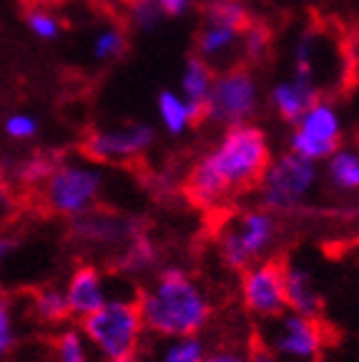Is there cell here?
<instances>
[{
    "instance_id": "6da1fadb",
    "label": "cell",
    "mask_w": 359,
    "mask_h": 362,
    "mask_svg": "<svg viewBox=\"0 0 359 362\" xmlns=\"http://www.w3.org/2000/svg\"><path fill=\"white\" fill-rule=\"evenodd\" d=\"M269 161L264 131L249 124L229 126L219 144L194 164L186 179V194L201 209L219 206L234 194L257 187Z\"/></svg>"
},
{
    "instance_id": "7a4b0ae2",
    "label": "cell",
    "mask_w": 359,
    "mask_h": 362,
    "mask_svg": "<svg viewBox=\"0 0 359 362\" xmlns=\"http://www.w3.org/2000/svg\"><path fill=\"white\" fill-rule=\"evenodd\" d=\"M136 302L143 327L153 337L199 334L211 320L206 292L181 267H163Z\"/></svg>"
},
{
    "instance_id": "3957f363",
    "label": "cell",
    "mask_w": 359,
    "mask_h": 362,
    "mask_svg": "<svg viewBox=\"0 0 359 362\" xmlns=\"http://www.w3.org/2000/svg\"><path fill=\"white\" fill-rule=\"evenodd\" d=\"M81 332L88 339L90 350L103 362L139 357L143 337H146L139 302L129 297H108L98 310L83 317Z\"/></svg>"
},
{
    "instance_id": "277c9868",
    "label": "cell",
    "mask_w": 359,
    "mask_h": 362,
    "mask_svg": "<svg viewBox=\"0 0 359 362\" xmlns=\"http://www.w3.org/2000/svg\"><path fill=\"white\" fill-rule=\"evenodd\" d=\"M279 237V219L269 209H247L229 221L219 237V255L231 269H247L254 262L266 259Z\"/></svg>"
},
{
    "instance_id": "5b68a950",
    "label": "cell",
    "mask_w": 359,
    "mask_h": 362,
    "mask_svg": "<svg viewBox=\"0 0 359 362\" xmlns=\"http://www.w3.org/2000/svg\"><path fill=\"white\" fill-rule=\"evenodd\" d=\"M317 184V164L309 158L297 156L294 151L274 158L259 179L261 206L274 214H289L304 206L307 197Z\"/></svg>"
},
{
    "instance_id": "8992f818",
    "label": "cell",
    "mask_w": 359,
    "mask_h": 362,
    "mask_svg": "<svg viewBox=\"0 0 359 362\" xmlns=\"http://www.w3.org/2000/svg\"><path fill=\"white\" fill-rule=\"evenodd\" d=\"M103 176L98 169L86 164L58 161L56 169L43 181L45 209L58 216H81L98 204Z\"/></svg>"
},
{
    "instance_id": "52a82bcc",
    "label": "cell",
    "mask_w": 359,
    "mask_h": 362,
    "mask_svg": "<svg viewBox=\"0 0 359 362\" xmlns=\"http://www.w3.org/2000/svg\"><path fill=\"white\" fill-rule=\"evenodd\" d=\"M264 345L276 362H317L324 350V329L319 317L281 312L271 317Z\"/></svg>"
},
{
    "instance_id": "ba28073f",
    "label": "cell",
    "mask_w": 359,
    "mask_h": 362,
    "mask_svg": "<svg viewBox=\"0 0 359 362\" xmlns=\"http://www.w3.org/2000/svg\"><path fill=\"white\" fill-rule=\"evenodd\" d=\"M257 113V83L247 63L231 66L226 74L213 78L206 96V121L236 126L247 124Z\"/></svg>"
},
{
    "instance_id": "9c48e42d",
    "label": "cell",
    "mask_w": 359,
    "mask_h": 362,
    "mask_svg": "<svg viewBox=\"0 0 359 362\" xmlns=\"http://www.w3.org/2000/svg\"><path fill=\"white\" fill-rule=\"evenodd\" d=\"M292 151L309 161H324L342 146V126L331 103L324 98L304 113L292 134Z\"/></svg>"
},
{
    "instance_id": "30bf717a",
    "label": "cell",
    "mask_w": 359,
    "mask_h": 362,
    "mask_svg": "<svg viewBox=\"0 0 359 362\" xmlns=\"http://www.w3.org/2000/svg\"><path fill=\"white\" fill-rule=\"evenodd\" d=\"M242 300L259 320H271L286 312L284 264L261 259L242 269Z\"/></svg>"
},
{
    "instance_id": "8fae6325",
    "label": "cell",
    "mask_w": 359,
    "mask_h": 362,
    "mask_svg": "<svg viewBox=\"0 0 359 362\" xmlns=\"http://www.w3.org/2000/svg\"><path fill=\"white\" fill-rule=\"evenodd\" d=\"M153 134L146 124H129L121 129H98L90 131L83 141V151L93 161L103 164H118V161H134L151 148Z\"/></svg>"
},
{
    "instance_id": "7c38bea8",
    "label": "cell",
    "mask_w": 359,
    "mask_h": 362,
    "mask_svg": "<svg viewBox=\"0 0 359 362\" xmlns=\"http://www.w3.org/2000/svg\"><path fill=\"white\" fill-rule=\"evenodd\" d=\"M71 232L88 247H124L136 234L143 232V224L134 216H118L111 211H98L93 206L86 214L73 216Z\"/></svg>"
},
{
    "instance_id": "4fadbf2b",
    "label": "cell",
    "mask_w": 359,
    "mask_h": 362,
    "mask_svg": "<svg viewBox=\"0 0 359 362\" xmlns=\"http://www.w3.org/2000/svg\"><path fill=\"white\" fill-rule=\"evenodd\" d=\"M66 300L71 315L83 320L108 300V287L103 274L95 267H78L66 284Z\"/></svg>"
},
{
    "instance_id": "5bb4252c",
    "label": "cell",
    "mask_w": 359,
    "mask_h": 362,
    "mask_svg": "<svg viewBox=\"0 0 359 362\" xmlns=\"http://www.w3.org/2000/svg\"><path fill=\"white\" fill-rule=\"evenodd\" d=\"M284 289H286V310L304 317H319L324 310V294L317 287V279L304 267H284Z\"/></svg>"
},
{
    "instance_id": "9a60e30c",
    "label": "cell",
    "mask_w": 359,
    "mask_h": 362,
    "mask_svg": "<svg viewBox=\"0 0 359 362\" xmlns=\"http://www.w3.org/2000/svg\"><path fill=\"white\" fill-rule=\"evenodd\" d=\"M213 83V71L206 63V58L191 56L184 71V93L189 103L191 126H199L206 121V96Z\"/></svg>"
},
{
    "instance_id": "2e32d148",
    "label": "cell",
    "mask_w": 359,
    "mask_h": 362,
    "mask_svg": "<svg viewBox=\"0 0 359 362\" xmlns=\"http://www.w3.org/2000/svg\"><path fill=\"white\" fill-rule=\"evenodd\" d=\"M317 101H322L319 90H314L312 86L299 83V81L279 83L271 90V106L279 113V119H284L286 124H297Z\"/></svg>"
},
{
    "instance_id": "e0dca14e",
    "label": "cell",
    "mask_w": 359,
    "mask_h": 362,
    "mask_svg": "<svg viewBox=\"0 0 359 362\" xmlns=\"http://www.w3.org/2000/svg\"><path fill=\"white\" fill-rule=\"evenodd\" d=\"M206 345L199 334H176V337H156L148 360L143 362H204Z\"/></svg>"
},
{
    "instance_id": "ac0fdd59",
    "label": "cell",
    "mask_w": 359,
    "mask_h": 362,
    "mask_svg": "<svg viewBox=\"0 0 359 362\" xmlns=\"http://www.w3.org/2000/svg\"><path fill=\"white\" fill-rule=\"evenodd\" d=\"M201 18L204 23L211 25H224L234 33L244 35V30L252 25L254 16L244 0H204L201 3Z\"/></svg>"
},
{
    "instance_id": "d6986e66",
    "label": "cell",
    "mask_w": 359,
    "mask_h": 362,
    "mask_svg": "<svg viewBox=\"0 0 359 362\" xmlns=\"http://www.w3.org/2000/svg\"><path fill=\"white\" fill-rule=\"evenodd\" d=\"M161 255H158V247L141 232L136 234L131 242L124 244V252L118 257V267L126 272V274H146L153 267L158 264Z\"/></svg>"
},
{
    "instance_id": "ffe728a7",
    "label": "cell",
    "mask_w": 359,
    "mask_h": 362,
    "mask_svg": "<svg viewBox=\"0 0 359 362\" xmlns=\"http://www.w3.org/2000/svg\"><path fill=\"white\" fill-rule=\"evenodd\" d=\"M326 176L339 192H359V151L339 146L326 158Z\"/></svg>"
},
{
    "instance_id": "44dd1931",
    "label": "cell",
    "mask_w": 359,
    "mask_h": 362,
    "mask_svg": "<svg viewBox=\"0 0 359 362\" xmlns=\"http://www.w3.org/2000/svg\"><path fill=\"white\" fill-rule=\"evenodd\" d=\"M30 310L38 320L43 322H61L71 315L66 300V289L58 287H43L33 294V302H30Z\"/></svg>"
},
{
    "instance_id": "7402d4cb",
    "label": "cell",
    "mask_w": 359,
    "mask_h": 362,
    "mask_svg": "<svg viewBox=\"0 0 359 362\" xmlns=\"http://www.w3.org/2000/svg\"><path fill=\"white\" fill-rule=\"evenodd\" d=\"M158 113H161V121L166 126V131L174 136L184 134L191 126L189 103L176 96V93H171V90H163L161 96H158Z\"/></svg>"
},
{
    "instance_id": "603a6c76",
    "label": "cell",
    "mask_w": 359,
    "mask_h": 362,
    "mask_svg": "<svg viewBox=\"0 0 359 362\" xmlns=\"http://www.w3.org/2000/svg\"><path fill=\"white\" fill-rule=\"evenodd\" d=\"M56 362H93L90 345L81 329H63L56 337Z\"/></svg>"
},
{
    "instance_id": "cb8c5ba5",
    "label": "cell",
    "mask_w": 359,
    "mask_h": 362,
    "mask_svg": "<svg viewBox=\"0 0 359 362\" xmlns=\"http://www.w3.org/2000/svg\"><path fill=\"white\" fill-rule=\"evenodd\" d=\"M239 38V33H234L231 28L224 25H211V23H204L201 30L196 35V53L201 58L208 56H219L221 51H226L234 40Z\"/></svg>"
},
{
    "instance_id": "d4e9b609",
    "label": "cell",
    "mask_w": 359,
    "mask_h": 362,
    "mask_svg": "<svg viewBox=\"0 0 359 362\" xmlns=\"http://www.w3.org/2000/svg\"><path fill=\"white\" fill-rule=\"evenodd\" d=\"M56 164H58L56 153L40 151L28 158H23L20 164L16 166V176H18V181H23V184L35 187V184H43V181L48 179V174L56 169Z\"/></svg>"
},
{
    "instance_id": "484cf974",
    "label": "cell",
    "mask_w": 359,
    "mask_h": 362,
    "mask_svg": "<svg viewBox=\"0 0 359 362\" xmlns=\"http://www.w3.org/2000/svg\"><path fill=\"white\" fill-rule=\"evenodd\" d=\"M242 38H244V61H247V66H254V63L261 61V58L266 56V51H269L271 30H269L266 23H261V21L254 18L252 25L244 30Z\"/></svg>"
},
{
    "instance_id": "4316f807",
    "label": "cell",
    "mask_w": 359,
    "mask_h": 362,
    "mask_svg": "<svg viewBox=\"0 0 359 362\" xmlns=\"http://www.w3.org/2000/svg\"><path fill=\"white\" fill-rule=\"evenodd\" d=\"M126 53V33L121 28H106L93 40V58L98 63L116 61Z\"/></svg>"
},
{
    "instance_id": "83f0119b",
    "label": "cell",
    "mask_w": 359,
    "mask_h": 362,
    "mask_svg": "<svg viewBox=\"0 0 359 362\" xmlns=\"http://www.w3.org/2000/svg\"><path fill=\"white\" fill-rule=\"evenodd\" d=\"M25 25L40 40H56L61 35V21L45 8H28L25 11Z\"/></svg>"
},
{
    "instance_id": "f1b7e54d",
    "label": "cell",
    "mask_w": 359,
    "mask_h": 362,
    "mask_svg": "<svg viewBox=\"0 0 359 362\" xmlns=\"http://www.w3.org/2000/svg\"><path fill=\"white\" fill-rule=\"evenodd\" d=\"M3 129H6V136L13 141H30L38 134V119L30 116V113H13L6 119Z\"/></svg>"
},
{
    "instance_id": "f546056e",
    "label": "cell",
    "mask_w": 359,
    "mask_h": 362,
    "mask_svg": "<svg viewBox=\"0 0 359 362\" xmlns=\"http://www.w3.org/2000/svg\"><path fill=\"white\" fill-rule=\"evenodd\" d=\"M129 13L131 21L139 25V28H156L158 21H161V8H158V0H129Z\"/></svg>"
},
{
    "instance_id": "4dcf8cb0",
    "label": "cell",
    "mask_w": 359,
    "mask_h": 362,
    "mask_svg": "<svg viewBox=\"0 0 359 362\" xmlns=\"http://www.w3.org/2000/svg\"><path fill=\"white\" fill-rule=\"evenodd\" d=\"M16 347V320L6 302H0V360H6Z\"/></svg>"
},
{
    "instance_id": "1f68e13d",
    "label": "cell",
    "mask_w": 359,
    "mask_h": 362,
    "mask_svg": "<svg viewBox=\"0 0 359 362\" xmlns=\"http://www.w3.org/2000/svg\"><path fill=\"white\" fill-rule=\"evenodd\" d=\"M204 362H247V355L234 350V347H221V350L206 352Z\"/></svg>"
},
{
    "instance_id": "d6a6232c",
    "label": "cell",
    "mask_w": 359,
    "mask_h": 362,
    "mask_svg": "<svg viewBox=\"0 0 359 362\" xmlns=\"http://www.w3.org/2000/svg\"><path fill=\"white\" fill-rule=\"evenodd\" d=\"M191 3H194V0H158V8H161L163 16L176 18V16H184Z\"/></svg>"
},
{
    "instance_id": "836d02e7",
    "label": "cell",
    "mask_w": 359,
    "mask_h": 362,
    "mask_svg": "<svg viewBox=\"0 0 359 362\" xmlns=\"http://www.w3.org/2000/svg\"><path fill=\"white\" fill-rule=\"evenodd\" d=\"M247 362H276V360H274V355H271V352L264 347V350L252 352V355L247 357Z\"/></svg>"
},
{
    "instance_id": "e575fe53",
    "label": "cell",
    "mask_w": 359,
    "mask_h": 362,
    "mask_svg": "<svg viewBox=\"0 0 359 362\" xmlns=\"http://www.w3.org/2000/svg\"><path fill=\"white\" fill-rule=\"evenodd\" d=\"M13 252V239L8 237H0V267H3V262L8 259V255Z\"/></svg>"
},
{
    "instance_id": "d590c367",
    "label": "cell",
    "mask_w": 359,
    "mask_h": 362,
    "mask_svg": "<svg viewBox=\"0 0 359 362\" xmlns=\"http://www.w3.org/2000/svg\"><path fill=\"white\" fill-rule=\"evenodd\" d=\"M8 187H6V181H3V174H0V209H3V206H6L8 204Z\"/></svg>"
},
{
    "instance_id": "8d00e7d4",
    "label": "cell",
    "mask_w": 359,
    "mask_h": 362,
    "mask_svg": "<svg viewBox=\"0 0 359 362\" xmlns=\"http://www.w3.org/2000/svg\"><path fill=\"white\" fill-rule=\"evenodd\" d=\"M118 362H141L139 357H129V360H118Z\"/></svg>"
}]
</instances>
